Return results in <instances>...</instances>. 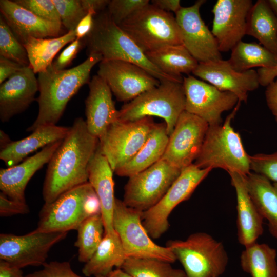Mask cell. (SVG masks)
Returning <instances> with one entry per match:
<instances>
[{
	"label": "cell",
	"instance_id": "14",
	"mask_svg": "<svg viewBox=\"0 0 277 277\" xmlns=\"http://www.w3.org/2000/svg\"><path fill=\"white\" fill-rule=\"evenodd\" d=\"M185 110L205 121L209 126L223 123L222 114L235 107L239 99L233 93L222 91L191 75L184 77Z\"/></svg>",
	"mask_w": 277,
	"mask_h": 277
},
{
	"label": "cell",
	"instance_id": "40",
	"mask_svg": "<svg viewBox=\"0 0 277 277\" xmlns=\"http://www.w3.org/2000/svg\"><path fill=\"white\" fill-rule=\"evenodd\" d=\"M250 170L277 183V151L250 155Z\"/></svg>",
	"mask_w": 277,
	"mask_h": 277
},
{
	"label": "cell",
	"instance_id": "34",
	"mask_svg": "<svg viewBox=\"0 0 277 277\" xmlns=\"http://www.w3.org/2000/svg\"><path fill=\"white\" fill-rule=\"evenodd\" d=\"M238 72L254 67L270 68L277 65V55L256 43L239 42L231 50L228 60Z\"/></svg>",
	"mask_w": 277,
	"mask_h": 277
},
{
	"label": "cell",
	"instance_id": "5",
	"mask_svg": "<svg viewBox=\"0 0 277 277\" xmlns=\"http://www.w3.org/2000/svg\"><path fill=\"white\" fill-rule=\"evenodd\" d=\"M166 246L180 261L186 277H219L226 269L228 256L223 243L207 233L169 240Z\"/></svg>",
	"mask_w": 277,
	"mask_h": 277
},
{
	"label": "cell",
	"instance_id": "45",
	"mask_svg": "<svg viewBox=\"0 0 277 277\" xmlns=\"http://www.w3.org/2000/svg\"><path fill=\"white\" fill-rule=\"evenodd\" d=\"M26 67L11 60L0 56V84Z\"/></svg>",
	"mask_w": 277,
	"mask_h": 277
},
{
	"label": "cell",
	"instance_id": "36",
	"mask_svg": "<svg viewBox=\"0 0 277 277\" xmlns=\"http://www.w3.org/2000/svg\"><path fill=\"white\" fill-rule=\"evenodd\" d=\"M156 259L128 257L121 268L132 277H186L183 270Z\"/></svg>",
	"mask_w": 277,
	"mask_h": 277
},
{
	"label": "cell",
	"instance_id": "2",
	"mask_svg": "<svg viewBox=\"0 0 277 277\" xmlns=\"http://www.w3.org/2000/svg\"><path fill=\"white\" fill-rule=\"evenodd\" d=\"M102 60L100 54L91 52L85 61L73 68L55 71L50 65L46 70L38 73V112L27 131L33 132L45 126L56 125L68 102L84 85L89 83L91 69Z\"/></svg>",
	"mask_w": 277,
	"mask_h": 277
},
{
	"label": "cell",
	"instance_id": "51",
	"mask_svg": "<svg viewBox=\"0 0 277 277\" xmlns=\"http://www.w3.org/2000/svg\"><path fill=\"white\" fill-rule=\"evenodd\" d=\"M0 277H25L22 269L0 261Z\"/></svg>",
	"mask_w": 277,
	"mask_h": 277
},
{
	"label": "cell",
	"instance_id": "26",
	"mask_svg": "<svg viewBox=\"0 0 277 277\" xmlns=\"http://www.w3.org/2000/svg\"><path fill=\"white\" fill-rule=\"evenodd\" d=\"M70 127L47 125L41 127L28 136L12 141L1 149L0 159L8 167L15 166L30 153L65 138Z\"/></svg>",
	"mask_w": 277,
	"mask_h": 277
},
{
	"label": "cell",
	"instance_id": "25",
	"mask_svg": "<svg viewBox=\"0 0 277 277\" xmlns=\"http://www.w3.org/2000/svg\"><path fill=\"white\" fill-rule=\"evenodd\" d=\"M99 145V144H98ZM88 182L100 201L105 233L114 231L113 214L115 206L114 182L112 170L107 159L98 148L88 167Z\"/></svg>",
	"mask_w": 277,
	"mask_h": 277
},
{
	"label": "cell",
	"instance_id": "52",
	"mask_svg": "<svg viewBox=\"0 0 277 277\" xmlns=\"http://www.w3.org/2000/svg\"><path fill=\"white\" fill-rule=\"evenodd\" d=\"M107 277H132L121 268L113 270Z\"/></svg>",
	"mask_w": 277,
	"mask_h": 277
},
{
	"label": "cell",
	"instance_id": "37",
	"mask_svg": "<svg viewBox=\"0 0 277 277\" xmlns=\"http://www.w3.org/2000/svg\"><path fill=\"white\" fill-rule=\"evenodd\" d=\"M0 56L23 66L30 65L27 52L3 17L0 16Z\"/></svg>",
	"mask_w": 277,
	"mask_h": 277
},
{
	"label": "cell",
	"instance_id": "42",
	"mask_svg": "<svg viewBox=\"0 0 277 277\" xmlns=\"http://www.w3.org/2000/svg\"><path fill=\"white\" fill-rule=\"evenodd\" d=\"M42 266V269L26 275L25 277H84L72 270L69 262L51 261L45 262Z\"/></svg>",
	"mask_w": 277,
	"mask_h": 277
},
{
	"label": "cell",
	"instance_id": "35",
	"mask_svg": "<svg viewBox=\"0 0 277 277\" xmlns=\"http://www.w3.org/2000/svg\"><path fill=\"white\" fill-rule=\"evenodd\" d=\"M77 239L74 246L78 248V259L86 263L92 256L105 234V227L101 214L84 220L76 230Z\"/></svg>",
	"mask_w": 277,
	"mask_h": 277
},
{
	"label": "cell",
	"instance_id": "15",
	"mask_svg": "<svg viewBox=\"0 0 277 277\" xmlns=\"http://www.w3.org/2000/svg\"><path fill=\"white\" fill-rule=\"evenodd\" d=\"M209 127L201 118L184 111L179 117L162 159L181 170L198 156Z\"/></svg>",
	"mask_w": 277,
	"mask_h": 277
},
{
	"label": "cell",
	"instance_id": "28",
	"mask_svg": "<svg viewBox=\"0 0 277 277\" xmlns=\"http://www.w3.org/2000/svg\"><path fill=\"white\" fill-rule=\"evenodd\" d=\"M121 241L114 231L105 233L96 250L84 265L82 272L86 277H107L114 267L121 268L126 259Z\"/></svg>",
	"mask_w": 277,
	"mask_h": 277
},
{
	"label": "cell",
	"instance_id": "24",
	"mask_svg": "<svg viewBox=\"0 0 277 277\" xmlns=\"http://www.w3.org/2000/svg\"><path fill=\"white\" fill-rule=\"evenodd\" d=\"M228 173L236 193L238 240L246 247L256 242L263 233L264 220L249 195L245 176L236 172Z\"/></svg>",
	"mask_w": 277,
	"mask_h": 277
},
{
	"label": "cell",
	"instance_id": "30",
	"mask_svg": "<svg viewBox=\"0 0 277 277\" xmlns=\"http://www.w3.org/2000/svg\"><path fill=\"white\" fill-rule=\"evenodd\" d=\"M246 35L254 37L277 55V18L267 1L258 0L252 6L247 19Z\"/></svg>",
	"mask_w": 277,
	"mask_h": 277
},
{
	"label": "cell",
	"instance_id": "31",
	"mask_svg": "<svg viewBox=\"0 0 277 277\" xmlns=\"http://www.w3.org/2000/svg\"><path fill=\"white\" fill-rule=\"evenodd\" d=\"M76 38L75 30H72L56 37H28L22 44L27 52L30 66L35 73H39L46 70L65 45Z\"/></svg>",
	"mask_w": 277,
	"mask_h": 277
},
{
	"label": "cell",
	"instance_id": "11",
	"mask_svg": "<svg viewBox=\"0 0 277 277\" xmlns=\"http://www.w3.org/2000/svg\"><path fill=\"white\" fill-rule=\"evenodd\" d=\"M181 170L161 159L145 170L129 177L123 202L144 212L157 203L179 176Z\"/></svg>",
	"mask_w": 277,
	"mask_h": 277
},
{
	"label": "cell",
	"instance_id": "44",
	"mask_svg": "<svg viewBox=\"0 0 277 277\" xmlns=\"http://www.w3.org/2000/svg\"><path fill=\"white\" fill-rule=\"evenodd\" d=\"M29 208L26 203L18 202L8 197L2 192L0 193L1 216H9L16 214L28 213Z\"/></svg>",
	"mask_w": 277,
	"mask_h": 277
},
{
	"label": "cell",
	"instance_id": "20",
	"mask_svg": "<svg viewBox=\"0 0 277 277\" xmlns=\"http://www.w3.org/2000/svg\"><path fill=\"white\" fill-rule=\"evenodd\" d=\"M29 66L23 67L1 84L0 120L8 122L26 110L38 91L37 78Z\"/></svg>",
	"mask_w": 277,
	"mask_h": 277
},
{
	"label": "cell",
	"instance_id": "41",
	"mask_svg": "<svg viewBox=\"0 0 277 277\" xmlns=\"http://www.w3.org/2000/svg\"><path fill=\"white\" fill-rule=\"evenodd\" d=\"M14 1L43 19L62 24L60 15L52 0H16Z\"/></svg>",
	"mask_w": 277,
	"mask_h": 277
},
{
	"label": "cell",
	"instance_id": "39",
	"mask_svg": "<svg viewBox=\"0 0 277 277\" xmlns=\"http://www.w3.org/2000/svg\"><path fill=\"white\" fill-rule=\"evenodd\" d=\"M149 4L148 0H111L107 6V12L113 22L118 25Z\"/></svg>",
	"mask_w": 277,
	"mask_h": 277
},
{
	"label": "cell",
	"instance_id": "50",
	"mask_svg": "<svg viewBox=\"0 0 277 277\" xmlns=\"http://www.w3.org/2000/svg\"><path fill=\"white\" fill-rule=\"evenodd\" d=\"M179 0H153L151 4L156 8L167 12L176 13L182 7Z\"/></svg>",
	"mask_w": 277,
	"mask_h": 277
},
{
	"label": "cell",
	"instance_id": "3",
	"mask_svg": "<svg viewBox=\"0 0 277 277\" xmlns=\"http://www.w3.org/2000/svg\"><path fill=\"white\" fill-rule=\"evenodd\" d=\"M89 53L96 52L103 60H120L136 64L160 82L183 83V78L167 74L152 63L135 43L105 12L94 18L92 29L84 39Z\"/></svg>",
	"mask_w": 277,
	"mask_h": 277
},
{
	"label": "cell",
	"instance_id": "17",
	"mask_svg": "<svg viewBox=\"0 0 277 277\" xmlns=\"http://www.w3.org/2000/svg\"><path fill=\"white\" fill-rule=\"evenodd\" d=\"M206 2L198 0L175 13L183 45L199 63L222 60L216 41L202 19L200 10Z\"/></svg>",
	"mask_w": 277,
	"mask_h": 277
},
{
	"label": "cell",
	"instance_id": "9",
	"mask_svg": "<svg viewBox=\"0 0 277 277\" xmlns=\"http://www.w3.org/2000/svg\"><path fill=\"white\" fill-rule=\"evenodd\" d=\"M156 123L151 116L133 121L118 120L98 138V147L112 170L129 161L144 144Z\"/></svg>",
	"mask_w": 277,
	"mask_h": 277
},
{
	"label": "cell",
	"instance_id": "6",
	"mask_svg": "<svg viewBox=\"0 0 277 277\" xmlns=\"http://www.w3.org/2000/svg\"><path fill=\"white\" fill-rule=\"evenodd\" d=\"M185 103L183 83L162 81L159 86L125 104L118 110V119L133 121L146 116H157L164 120L169 136L185 110Z\"/></svg>",
	"mask_w": 277,
	"mask_h": 277
},
{
	"label": "cell",
	"instance_id": "19",
	"mask_svg": "<svg viewBox=\"0 0 277 277\" xmlns=\"http://www.w3.org/2000/svg\"><path fill=\"white\" fill-rule=\"evenodd\" d=\"M192 73L220 90L234 93L241 102H246L248 92L256 90L260 85L255 70L238 72L228 60L222 59L199 63Z\"/></svg>",
	"mask_w": 277,
	"mask_h": 277
},
{
	"label": "cell",
	"instance_id": "1",
	"mask_svg": "<svg viewBox=\"0 0 277 277\" xmlns=\"http://www.w3.org/2000/svg\"><path fill=\"white\" fill-rule=\"evenodd\" d=\"M98 144V138L89 132L86 121L76 118L48 163L42 191L45 203L88 182L89 165Z\"/></svg>",
	"mask_w": 277,
	"mask_h": 277
},
{
	"label": "cell",
	"instance_id": "16",
	"mask_svg": "<svg viewBox=\"0 0 277 277\" xmlns=\"http://www.w3.org/2000/svg\"><path fill=\"white\" fill-rule=\"evenodd\" d=\"M97 75L119 102H130L161 83L141 67L120 60H102Z\"/></svg>",
	"mask_w": 277,
	"mask_h": 277
},
{
	"label": "cell",
	"instance_id": "43",
	"mask_svg": "<svg viewBox=\"0 0 277 277\" xmlns=\"http://www.w3.org/2000/svg\"><path fill=\"white\" fill-rule=\"evenodd\" d=\"M85 43L84 39L76 38L64 49L56 60L51 65L55 71H61L66 69L76 57L77 53Z\"/></svg>",
	"mask_w": 277,
	"mask_h": 277
},
{
	"label": "cell",
	"instance_id": "27",
	"mask_svg": "<svg viewBox=\"0 0 277 277\" xmlns=\"http://www.w3.org/2000/svg\"><path fill=\"white\" fill-rule=\"evenodd\" d=\"M168 141L165 123H156L138 152L114 172L120 176L129 177L149 168L162 158Z\"/></svg>",
	"mask_w": 277,
	"mask_h": 277
},
{
	"label": "cell",
	"instance_id": "22",
	"mask_svg": "<svg viewBox=\"0 0 277 277\" xmlns=\"http://www.w3.org/2000/svg\"><path fill=\"white\" fill-rule=\"evenodd\" d=\"M62 141L51 143L35 154L15 166L1 169L0 189L10 199L26 203L25 190L33 175L46 164L61 145Z\"/></svg>",
	"mask_w": 277,
	"mask_h": 277
},
{
	"label": "cell",
	"instance_id": "4",
	"mask_svg": "<svg viewBox=\"0 0 277 277\" xmlns=\"http://www.w3.org/2000/svg\"><path fill=\"white\" fill-rule=\"evenodd\" d=\"M239 101L225 122L209 126L200 152L194 162L200 168H221L246 176L250 172V155L246 152L239 133L231 121L239 109Z\"/></svg>",
	"mask_w": 277,
	"mask_h": 277
},
{
	"label": "cell",
	"instance_id": "53",
	"mask_svg": "<svg viewBox=\"0 0 277 277\" xmlns=\"http://www.w3.org/2000/svg\"><path fill=\"white\" fill-rule=\"evenodd\" d=\"M11 141L9 136L2 130L0 131V146L1 149L10 144Z\"/></svg>",
	"mask_w": 277,
	"mask_h": 277
},
{
	"label": "cell",
	"instance_id": "29",
	"mask_svg": "<svg viewBox=\"0 0 277 277\" xmlns=\"http://www.w3.org/2000/svg\"><path fill=\"white\" fill-rule=\"evenodd\" d=\"M245 181L251 198L262 217L268 221L270 234L277 239V186L251 172L245 176Z\"/></svg>",
	"mask_w": 277,
	"mask_h": 277
},
{
	"label": "cell",
	"instance_id": "7",
	"mask_svg": "<svg viewBox=\"0 0 277 277\" xmlns=\"http://www.w3.org/2000/svg\"><path fill=\"white\" fill-rule=\"evenodd\" d=\"M145 53L183 45L175 17L148 4L118 25Z\"/></svg>",
	"mask_w": 277,
	"mask_h": 277
},
{
	"label": "cell",
	"instance_id": "13",
	"mask_svg": "<svg viewBox=\"0 0 277 277\" xmlns=\"http://www.w3.org/2000/svg\"><path fill=\"white\" fill-rule=\"evenodd\" d=\"M67 232H37L23 235L0 234V260L21 269L43 265L53 245L64 240Z\"/></svg>",
	"mask_w": 277,
	"mask_h": 277
},
{
	"label": "cell",
	"instance_id": "21",
	"mask_svg": "<svg viewBox=\"0 0 277 277\" xmlns=\"http://www.w3.org/2000/svg\"><path fill=\"white\" fill-rule=\"evenodd\" d=\"M1 15L22 44L28 37L38 38L61 36L62 24L43 19L14 1H0Z\"/></svg>",
	"mask_w": 277,
	"mask_h": 277
},
{
	"label": "cell",
	"instance_id": "18",
	"mask_svg": "<svg viewBox=\"0 0 277 277\" xmlns=\"http://www.w3.org/2000/svg\"><path fill=\"white\" fill-rule=\"evenodd\" d=\"M251 0H218L212 12L211 32L220 52H228L246 35L247 19L252 7Z\"/></svg>",
	"mask_w": 277,
	"mask_h": 277
},
{
	"label": "cell",
	"instance_id": "32",
	"mask_svg": "<svg viewBox=\"0 0 277 277\" xmlns=\"http://www.w3.org/2000/svg\"><path fill=\"white\" fill-rule=\"evenodd\" d=\"M145 54L161 71L175 77L192 73L199 64L183 45L169 46Z\"/></svg>",
	"mask_w": 277,
	"mask_h": 277
},
{
	"label": "cell",
	"instance_id": "38",
	"mask_svg": "<svg viewBox=\"0 0 277 277\" xmlns=\"http://www.w3.org/2000/svg\"><path fill=\"white\" fill-rule=\"evenodd\" d=\"M63 26L68 31L75 30L80 22L88 13L81 0H52Z\"/></svg>",
	"mask_w": 277,
	"mask_h": 277
},
{
	"label": "cell",
	"instance_id": "46",
	"mask_svg": "<svg viewBox=\"0 0 277 277\" xmlns=\"http://www.w3.org/2000/svg\"><path fill=\"white\" fill-rule=\"evenodd\" d=\"M94 15L95 14L89 12L80 22L75 29L76 38L84 39L90 33L94 25Z\"/></svg>",
	"mask_w": 277,
	"mask_h": 277
},
{
	"label": "cell",
	"instance_id": "12",
	"mask_svg": "<svg viewBox=\"0 0 277 277\" xmlns=\"http://www.w3.org/2000/svg\"><path fill=\"white\" fill-rule=\"evenodd\" d=\"M94 189L88 182L59 196L50 203H45L39 213L37 232H67L77 230L88 218L85 202Z\"/></svg>",
	"mask_w": 277,
	"mask_h": 277
},
{
	"label": "cell",
	"instance_id": "23",
	"mask_svg": "<svg viewBox=\"0 0 277 277\" xmlns=\"http://www.w3.org/2000/svg\"><path fill=\"white\" fill-rule=\"evenodd\" d=\"M89 91L85 100L86 123L89 132L99 138L108 126L118 120L112 100V92L107 83L95 75L88 83Z\"/></svg>",
	"mask_w": 277,
	"mask_h": 277
},
{
	"label": "cell",
	"instance_id": "33",
	"mask_svg": "<svg viewBox=\"0 0 277 277\" xmlns=\"http://www.w3.org/2000/svg\"><path fill=\"white\" fill-rule=\"evenodd\" d=\"M276 256L274 248L255 242L242 251L241 267L251 277H277Z\"/></svg>",
	"mask_w": 277,
	"mask_h": 277
},
{
	"label": "cell",
	"instance_id": "48",
	"mask_svg": "<svg viewBox=\"0 0 277 277\" xmlns=\"http://www.w3.org/2000/svg\"><path fill=\"white\" fill-rule=\"evenodd\" d=\"M257 72L260 85L267 87L277 77V65L270 68H260Z\"/></svg>",
	"mask_w": 277,
	"mask_h": 277
},
{
	"label": "cell",
	"instance_id": "10",
	"mask_svg": "<svg viewBox=\"0 0 277 277\" xmlns=\"http://www.w3.org/2000/svg\"><path fill=\"white\" fill-rule=\"evenodd\" d=\"M211 168H200L194 163L183 169L161 200L142 213V222L152 239L160 238L168 229V218L173 210L187 200Z\"/></svg>",
	"mask_w": 277,
	"mask_h": 277
},
{
	"label": "cell",
	"instance_id": "55",
	"mask_svg": "<svg viewBox=\"0 0 277 277\" xmlns=\"http://www.w3.org/2000/svg\"><path fill=\"white\" fill-rule=\"evenodd\" d=\"M276 186H277V183H273Z\"/></svg>",
	"mask_w": 277,
	"mask_h": 277
},
{
	"label": "cell",
	"instance_id": "8",
	"mask_svg": "<svg viewBox=\"0 0 277 277\" xmlns=\"http://www.w3.org/2000/svg\"><path fill=\"white\" fill-rule=\"evenodd\" d=\"M142 213L115 199L113 226L127 258H152L174 263L176 259L171 250L152 241L143 224Z\"/></svg>",
	"mask_w": 277,
	"mask_h": 277
},
{
	"label": "cell",
	"instance_id": "47",
	"mask_svg": "<svg viewBox=\"0 0 277 277\" xmlns=\"http://www.w3.org/2000/svg\"><path fill=\"white\" fill-rule=\"evenodd\" d=\"M265 98L267 105L277 123V79L267 86Z\"/></svg>",
	"mask_w": 277,
	"mask_h": 277
},
{
	"label": "cell",
	"instance_id": "56",
	"mask_svg": "<svg viewBox=\"0 0 277 277\" xmlns=\"http://www.w3.org/2000/svg\"><path fill=\"white\" fill-rule=\"evenodd\" d=\"M95 277H105V276H95Z\"/></svg>",
	"mask_w": 277,
	"mask_h": 277
},
{
	"label": "cell",
	"instance_id": "54",
	"mask_svg": "<svg viewBox=\"0 0 277 277\" xmlns=\"http://www.w3.org/2000/svg\"><path fill=\"white\" fill-rule=\"evenodd\" d=\"M267 2L277 18V0H268Z\"/></svg>",
	"mask_w": 277,
	"mask_h": 277
},
{
	"label": "cell",
	"instance_id": "49",
	"mask_svg": "<svg viewBox=\"0 0 277 277\" xmlns=\"http://www.w3.org/2000/svg\"><path fill=\"white\" fill-rule=\"evenodd\" d=\"M109 0H81L84 9L87 12H91L95 15L108 6Z\"/></svg>",
	"mask_w": 277,
	"mask_h": 277
}]
</instances>
